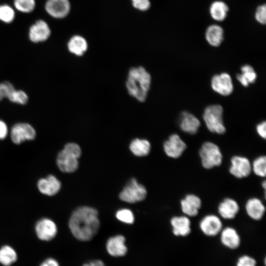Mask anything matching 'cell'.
<instances>
[{"mask_svg":"<svg viewBox=\"0 0 266 266\" xmlns=\"http://www.w3.org/2000/svg\"><path fill=\"white\" fill-rule=\"evenodd\" d=\"M146 195L147 191L144 186L133 178L120 193L119 198L127 202L135 203L144 200Z\"/></svg>","mask_w":266,"mask_h":266,"instance_id":"6","label":"cell"},{"mask_svg":"<svg viewBox=\"0 0 266 266\" xmlns=\"http://www.w3.org/2000/svg\"><path fill=\"white\" fill-rule=\"evenodd\" d=\"M254 173L260 177H265L266 173V157L262 156L257 158L251 165Z\"/></svg>","mask_w":266,"mask_h":266,"instance_id":"29","label":"cell"},{"mask_svg":"<svg viewBox=\"0 0 266 266\" xmlns=\"http://www.w3.org/2000/svg\"><path fill=\"white\" fill-rule=\"evenodd\" d=\"M245 209L248 215L255 220H261L265 212V205L260 200L256 198L247 200Z\"/></svg>","mask_w":266,"mask_h":266,"instance_id":"21","label":"cell"},{"mask_svg":"<svg viewBox=\"0 0 266 266\" xmlns=\"http://www.w3.org/2000/svg\"><path fill=\"white\" fill-rule=\"evenodd\" d=\"M130 149L135 156L139 157L145 156L150 152L151 144L146 139L136 138L131 142L130 145Z\"/></svg>","mask_w":266,"mask_h":266,"instance_id":"26","label":"cell"},{"mask_svg":"<svg viewBox=\"0 0 266 266\" xmlns=\"http://www.w3.org/2000/svg\"><path fill=\"white\" fill-rule=\"evenodd\" d=\"M239 209L237 202L233 199L226 198L219 205L218 212L225 219H232L238 213Z\"/></svg>","mask_w":266,"mask_h":266,"instance_id":"20","label":"cell"},{"mask_svg":"<svg viewBox=\"0 0 266 266\" xmlns=\"http://www.w3.org/2000/svg\"><path fill=\"white\" fill-rule=\"evenodd\" d=\"M220 233V241L224 247L230 250H235L239 248L241 239L235 229L226 227L222 229Z\"/></svg>","mask_w":266,"mask_h":266,"instance_id":"16","label":"cell"},{"mask_svg":"<svg viewBox=\"0 0 266 266\" xmlns=\"http://www.w3.org/2000/svg\"><path fill=\"white\" fill-rule=\"evenodd\" d=\"M151 81L150 74L143 67H133L129 71L126 86L130 95L143 102L146 99Z\"/></svg>","mask_w":266,"mask_h":266,"instance_id":"2","label":"cell"},{"mask_svg":"<svg viewBox=\"0 0 266 266\" xmlns=\"http://www.w3.org/2000/svg\"><path fill=\"white\" fill-rule=\"evenodd\" d=\"M8 99L11 102L20 104H26L28 100V96L24 91L15 89L11 92Z\"/></svg>","mask_w":266,"mask_h":266,"instance_id":"32","label":"cell"},{"mask_svg":"<svg viewBox=\"0 0 266 266\" xmlns=\"http://www.w3.org/2000/svg\"><path fill=\"white\" fill-rule=\"evenodd\" d=\"M133 6L136 9L141 11L147 10L150 6L149 0H132Z\"/></svg>","mask_w":266,"mask_h":266,"instance_id":"37","label":"cell"},{"mask_svg":"<svg viewBox=\"0 0 266 266\" xmlns=\"http://www.w3.org/2000/svg\"><path fill=\"white\" fill-rule=\"evenodd\" d=\"M186 147L185 143L177 134L171 135L168 139L164 144V149L166 154L168 157L175 159L182 155Z\"/></svg>","mask_w":266,"mask_h":266,"instance_id":"13","label":"cell"},{"mask_svg":"<svg viewBox=\"0 0 266 266\" xmlns=\"http://www.w3.org/2000/svg\"><path fill=\"white\" fill-rule=\"evenodd\" d=\"M67 47L70 52L77 56H82L86 51L88 44L84 38L76 35L70 39Z\"/></svg>","mask_w":266,"mask_h":266,"instance_id":"24","label":"cell"},{"mask_svg":"<svg viewBox=\"0 0 266 266\" xmlns=\"http://www.w3.org/2000/svg\"><path fill=\"white\" fill-rule=\"evenodd\" d=\"M200 124V121L192 114L186 111L182 113L180 127L183 131L190 134H195Z\"/></svg>","mask_w":266,"mask_h":266,"instance_id":"22","label":"cell"},{"mask_svg":"<svg viewBox=\"0 0 266 266\" xmlns=\"http://www.w3.org/2000/svg\"><path fill=\"white\" fill-rule=\"evenodd\" d=\"M199 154L202 166L206 169L219 166L222 163V153L219 147L213 142H204L200 150Z\"/></svg>","mask_w":266,"mask_h":266,"instance_id":"5","label":"cell"},{"mask_svg":"<svg viewBox=\"0 0 266 266\" xmlns=\"http://www.w3.org/2000/svg\"><path fill=\"white\" fill-rule=\"evenodd\" d=\"M81 155L79 146L75 143H68L58 154L57 164L59 169L64 172H72L78 166V159Z\"/></svg>","mask_w":266,"mask_h":266,"instance_id":"3","label":"cell"},{"mask_svg":"<svg viewBox=\"0 0 266 266\" xmlns=\"http://www.w3.org/2000/svg\"><path fill=\"white\" fill-rule=\"evenodd\" d=\"M252 170L251 164L246 157L234 156L231 159L229 171L231 174L238 178L246 177Z\"/></svg>","mask_w":266,"mask_h":266,"instance_id":"9","label":"cell"},{"mask_svg":"<svg viewBox=\"0 0 266 266\" xmlns=\"http://www.w3.org/2000/svg\"><path fill=\"white\" fill-rule=\"evenodd\" d=\"M17 259L15 251L10 246L5 245L0 249V263L4 266H9Z\"/></svg>","mask_w":266,"mask_h":266,"instance_id":"28","label":"cell"},{"mask_svg":"<svg viewBox=\"0 0 266 266\" xmlns=\"http://www.w3.org/2000/svg\"><path fill=\"white\" fill-rule=\"evenodd\" d=\"M40 266H59L57 261L53 258H48L45 260Z\"/></svg>","mask_w":266,"mask_h":266,"instance_id":"41","label":"cell"},{"mask_svg":"<svg viewBox=\"0 0 266 266\" xmlns=\"http://www.w3.org/2000/svg\"><path fill=\"white\" fill-rule=\"evenodd\" d=\"M223 109L218 104L211 105L206 107L203 118L208 129L212 133L223 134L226 128L223 121Z\"/></svg>","mask_w":266,"mask_h":266,"instance_id":"4","label":"cell"},{"mask_svg":"<svg viewBox=\"0 0 266 266\" xmlns=\"http://www.w3.org/2000/svg\"><path fill=\"white\" fill-rule=\"evenodd\" d=\"M51 30L48 24L43 20H37L30 28L29 36L33 42L46 40L50 36Z\"/></svg>","mask_w":266,"mask_h":266,"instance_id":"14","label":"cell"},{"mask_svg":"<svg viewBox=\"0 0 266 266\" xmlns=\"http://www.w3.org/2000/svg\"><path fill=\"white\" fill-rule=\"evenodd\" d=\"M211 87L214 91L225 96L230 95L233 89L232 78L227 73L214 75L211 79Z\"/></svg>","mask_w":266,"mask_h":266,"instance_id":"12","label":"cell"},{"mask_svg":"<svg viewBox=\"0 0 266 266\" xmlns=\"http://www.w3.org/2000/svg\"><path fill=\"white\" fill-rule=\"evenodd\" d=\"M15 11L7 4L0 5V20L5 23H11L15 18Z\"/></svg>","mask_w":266,"mask_h":266,"instance_id":"31","label":"cell"},{"mask_svg":"<svg viewBox=\"0 0 266 266\" xmlns=\"http://www.w3.org/2000/svg\"><path fill=\"white\" fill-rule=\"evenodd\" d=\"M181 210L186 215L194 217L197 215L201 205L200 198L194 194H189L180 202Z\"/></svg>","mask_w":266,"mask_h":266,"instance_id":"17","label":"cell"},{"mask_svg":"<svg viewBox=\"0 0 266 266\" xmlns=\"http://www.w3.org/2000/svg\"><path fill=\"white\" fill-rule=\"evenodd\" d=\"M242 73L236 75L238 81L244 87H247L250 83L255 82L257 74L253 68L248 65H246L241 67Z\"/></svg>","mask_w":266,"mask_h":266,"instance_id":"27","label":"cell"},{"mask_svg":"<svg viewBox=\"0 0 266 266\" xmlns=\"http://www.w3.org/2000/svg\"><path fill=\"white\" fill-rule=\"evenodd\" d=\"M15 89L12 84L8 81L0 83V101L4 98L9 97Z\"/></svg>","mask_w":266,"mask_h":266,"instance_id":"35","label":"cell"},{"mask_svg":"<svg viewBox=\"0 0 266 266\" xmlns=\"http://www.w3.org/2000/svg\"><path fill=\"white\" fill-rule=\"evenodd\" d=\"M105 248L108 254L115 258L125 256L128 251L125 237L122 235L109 237L106 242Z\"/></svg>","mask_w":266,"mask_h":266,"instance_id":"7","label":"cell"},{"mask_svg":"<svg viewBox=\"0 0 266 266\" xmlns=\"http://www.w3.org/2000/svg\"><path fill=\"white\" fill-rule=\"evenodd\" d=\"M266 123L264 121L257 126V131L259 135L262 138L265 139L266 137Z\"/></svg>","mask_w":266,"mask_h":266,"instance_id":"38","label":"cell"},{"mask_svg":"<svg viewBox=\"0 0 266 266\" xmlns=\"http://www.w3.org/2000/svg\"><path fill=\"white\" fill-rule=\"evenodd\" d=\"M35 135L34 129L27 123H17L13 126L11 131L12 141L16 144L26 140H33Z\"/></svg>","mask_w":266,"mask_h":266,"instance_id":"8","label":"cell"},{"mask_svg":"<svg viewBox=\"0 0 266 266\" xmlns=\"http://www.w3.org/2000/svg\"><path fill=\"white\" fill-rule=\"evenodd\" d=\"M256 260L248 255H242L236 260L235 266H257Z\"/></svg>","mask_w":266,"mask_h":266,"instance_id":"34","label":"cell"},{"mask_svg":"<svg viewBox=\"0 0 266 266\" xmlns=\"http://www.w3.org/2000/svg\"><path fill=\"white\" fill-rule=\"evenodd\" d=\"M68 226L75 238L81 241H89L97 235L100 229L98 211L88 206L77 208L72 214Z\"/></svg>","mask_w":266,"mask_h":266,"instance_id":"1","label":"cell"},{"mask_svg":"<svg viewBox=\"0 0 266 266\" xmlns=\"http://www.w3.org/2000/svg\"><path fill=\"white\" fill-rule=\"evenodd\" d=\"M200 228L202 233L207 236H215L222 231V223L220 219L215 215H208L202 218L200 223Z\"/></svg>","mask_w":266,"mask_h":266,"instance_id":"10","label":"cell"},{"mask_svg":"<svg viewBox=\"0 0 266 266\" xmlns=\"http://www.w3.org/2000/svg\"><path fill=\"white\" fill-rule=\"evenodd\" d=\"M39 191L48 196H53L60 190L61 183L54 176L49 175L45 178L40 179L37 183Z\"/></svg>","mask_w":266,"mask_h":266,"instance_id":"18","label":"cell"},{"mask_svg":"<svg viewBox=\"0 0 266 266\" xmlns=\"http://www.w3.org/2000/svg\"><path fill=\"white\" fill-rule=\"evenodd\" d=\"M205 38L208 43L212 46H219L224 39V31L219 25H212L205 32Z\"/></svg>","mask_w":266,"mask_h":266,"instance_id":"23","label":"cell"},{"mask_svg":"<svg viewBox=\"0 0 266 266\" xmlns=\"http://www.w3.org/2000/svg\"><path fill=\"white\" fill-rule=\"evenodd\" d=\"M170 224L172 233L176 236L185 237L191 233V222L186 216L173 217L170 220Z\"/></svg>","mask_w":266,"mask_h":266,"instance_id":"19","label":"cell"},{"mask_svg":"<svg viewBox=\"0 0 266 266\" xmlns=\"http://www.w3.org/2000/svg\"><path fill=\"white\" fill-rule=\"evenodd\" d=\"M82 266H106V265L101 260L95 259L84 263Z\"/></svg>","mask_w":266,"mask_h":266,"instance_id":"39","label":"cell"},{"mask_svg":"<svg viewBox=\"0 0 266 266\" xmlns=\"http://www.w3.org/2000/svg\"><path fill=\"white\" fill-rule=\"evenodd\" d=\"M35 231L37 237L41 240L48 241L52 239L57 233V228L55 223L49 219L39 220L35 226Z\"/></svg>","mask_w":266,"mask_h":266,"instance_id":"15","label":"cell"},{"mask_svg":"<svg viewBox=\"0 0 266 266\" xmlns=\"http://www.w3.org/2000/svg\"><path fill=\"white\" fill-rule=\"evenodd\" d=\"M229 11L228 5L222 1H215L211 3L209 12L211 17L217 21L225 19Z\"/></svg>","mask_w":266,"mask_h":266,"instance_id":"25","label":"cell"},{"mask_svg":"<svg viewBox=\"0 0 266 266\" xmlns=\"http://www.w3.org/2000/svg\"><path fill=\"white\" fill-rule=\"evenodd\" d=\"M116 216L121 222L132 224L134 222L133 212L129 209H123L117 212Z\"/></svg>","mask_w":266,"mask_h":266,"instance_id":"33","label":"cell"},{"mask_svg":"<svg viewBox=\"0 0 266 266\" xmlns=\"http://www.w3.org/2000/svg\"><path fill=\"white\" fill-rule=\"evenodd\" d=\"M255 18L259 23L265 25L266 23V4L259 6L255 13Z\"/></svg>","mask_w":266,"mask_h":266,"instance_id":"36","label":"cell"},{"mask_svg":"<svg viewBox=\"0 0 266 266\" xmlns=\"http://www.w3.org/2000/svg\"><path fill=\"white\" fill-rule=\"evenodd\" d=\"M14 5L15 8L23 13L32 12L35 6V0H14Z\"/></svg>","mask_w":266,"mask_h":266,"instance_id":"30","label":"cell"},{"mask_svg":"<svg viewBox=\"0 0 266 266\" xmlns=\"http://www.w3.org/2000/svg\"><path fill=\"white\" fill-rule=\"evenodd\" d=\"M7 127L6 124L0 120V139L5 138L7 134Z\"/></svg>","mask_w":266,"mask_h":266,"instance_id":"40","label":"cell"},{"mask_svg":"<svg viewBox=\"0 0 266 266\" xmlns=\"http://www.w3.org/2000/svg\"><path fill=\"white\" fill-rule=\"evenodd\" d=\"M70 7L68 0H47L45 5L47 13L57 19L66 16L69 12Z\"/></svg>","mask_w":266,"mask_h":266,"instance_id":"11","label":"cell"}]
</instances>
